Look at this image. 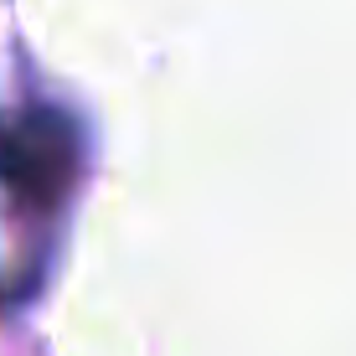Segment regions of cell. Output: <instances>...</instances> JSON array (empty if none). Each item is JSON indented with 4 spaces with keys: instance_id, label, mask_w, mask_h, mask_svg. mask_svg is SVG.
I'll use <instances>...</instances> for the list:
<instances>
[{
    "instance_id": "1",
    "label": "cell",
    "mask_w": 356,
    "mask_h": 356,
    "mask_svg": "<svg viewBox=\"0 0 356 356\" xmlns=\"http://www.w3.org/2000/svg\"><path fill=\"white\" fill-rule=\"evenodd\" d=\"M78 176V134L63 114H31L0 124V181L31 207H57Z\"/></svg>"
}]
</instances>
